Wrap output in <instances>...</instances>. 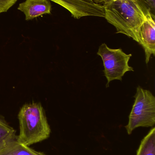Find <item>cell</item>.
<instances>
[{
	"mask_svg": "<svg viewBox=\"0 0 155 155\" xmlns=\"http://www.w3.org/2000/svg\"><path fill=\"white\" fill-rule=\"evenodd\" d=\"M105 17L121 33L139 43L138 33L147 11L139 0H106L103 2Z\"/></svg>",
	"mask_w": 155,
	"mask_h": 155,
	"instance_id": "cell-1",
	"label": "cell"
},
{
	"mask_svg": "<svg viewBox=\"0 0 155 155\" xmlns=\"http://www.w3.org/2000/svg\"><path fill=\"white\" fill-rule=\"evenodd\" d=\"M19 143L30 146L48 139L51 133L45 112L40 103L24 105L19 111Z\"/></svg>",
	"mask_w": 155,
	"mask_h": 155,
	"instance_id": "cell-2",
	"label": "cell"
},
{
	"mask_svg": "<svg viewBox=\"0 0 155 155\" xmlns=\"http://www.w3.org/2000/svg\"><path fill=\"white\" fill-rule=\"evenodd\" d=\"M134 103L125 128L131 135L139 127H153L155 124V97L152 92L138 86L135 95Z\"/></svg>",
	"mask_w": 155,
	"mask_h": 155,
	"instance_id": "cell-3",
	"label": "cell"
},
{
	"mask_svg": "<svg viewBox=\"0 0 155 155\" xmlns=\"http://www.w3.org/2000/svg\"><path fill=\"white\" fill-rule=\"evenodd\" d=\"M97 54L102 58L103 63L104 74L107 79L106 87H109L112 81H122L126 72L134 71L129 65L132 54H126L121 48L111 49L103 43L99 46Z\"/></svg>",
	"mask_w": 155,
	"mask_h": 155,
	"instance_id": "cell-4",
	"label": "cell"
},
{
	"mask_svg": "<svg viewBox=\"0 0 155 155\" xmlns=\"http://www.w3.org/2000/svg\"><path fill=\"white\" fill-rule=\"evenodd\" d=\"M139 43L145 52V61L148 64L152 54L155 55V16L147 10L145 19L140 26L138 33Z\"/></svg>",
	"mask_w": 155,
	"mask_h": 155,
	"instance_id": "cell-5",
	"label": "cell"
},
{
	"mask_svg": "<svg viewBox=\"0 0 155 155\" xmlns=\"http://www.w3.org/2000/svg\"><path fill=\"white\" fill-rule=\"evenodd\" d=\"M18 9L24 14L25 20L29 21L43 15L50 14L52 5L50 0H25L19 4Z\"/></svg>",
	"mask_w": 155,
	"mask_h": 155,
	"instance_id": "cell-6",
	"label": "cell"
},
{
	"mask_svg": "<svg viewBox=\"0 0 155 155\" xmlns=\"http://www.w3.org/2000/svg\"><path fill=\"white\" fill-rule=\"evenodd\" d=\"M0 155H46L21 143L17 139L11 141L0 151Z\"/></svg>",
	"mask_w": 155,
	"mask_h": 155,
	"instance_id": "cell-7",
	"label": "cell"
},
{
	"mask_svg": "<svg viewBox=\"0 0 155 155\" xmlns=\"http://www.w3.org/2000/svg\"><path fill=\"white\" fill-rule=\"evenodd\" d=\"M155 128L153 127L141 141L136 155H155Z\"/></svg>",
	"mask_w": 155,
	"mask_h": 155,
	"instance_id": "cell-8",
	"label": "cell"
},
{
	"mask_svg": "<svg viewBox=\"0 0 155 155\" xmlns=\"http://www.w3.org/2000/svg\"><path fill=\"white\" fill-rule=\"evenodd\" d=\"M16 131L0 117V151L9 142L17 139Z\"/></svg>",
	"mask_w": 155,
	"mask_h": 155,
	"instance_id": "cell-9",
	"label": "cell"
},
{
	"mask_svg": "<svg viewBox=\"0 0 155 155\" xmlns=\"http://www.w3.org/2000/svg\"><path fill=\"white\" fill-rule=\"evenodd\" d=\"M17 2V0H0V14L9 10Z\"/></svg>",
	"mask_w": 155,
	"mask_h": 155,
	"instance_id": "cell-10",
	"label": "cell"
},
{
	"mask_svg": "<svg viewBox=\"0 0 155 155\" xmlns=\"http://www.w3.org/2000/svg\"><path fill=\"white\" fill-rule=\"evenodd\" d=\"M145 10H148L155 16V0H139Z\"/></svg>",
	"mask_w": 155,
	"mask_h": 155,
	"instance_id": "cell-11",
	"label": "cell"
},
{
	"mask_svg": "<svg viewBox=\"0 0 155 155\" xmlns=\"http://www.w3.org/2000/svg\"><path fill=\"white\" fill-rule=\"evenodd\" d=\"M52 2L58 4L59 5H61L64 8H66L68 5V1L69 0H50Z\"/></svg>",
	"mask_w": 155,
	"mask_h": 155,
	"instance_id": "cell-12",
	"label": "cell"
},
{
	"mask_svg": "<svg viewBox=\"0 0 155 155\" xmlns=\"http://www.w3.org/2000/svg\"><path fill=\"white\" fill-rule=\"evenodd\" d=\"M106 1V0H96V4H101V3H103L105 1Z\"/></svg>",
	"mask_w": 155,
	"mask_h": 155,
	"instance_id": "cell-13",
	"label": "cell"
},
{
	"mask_svg": "<svg viewBox=\"0 0 155 155\" xmlns=\"http://www.w3.org/2000/svg\"><path fill=\"white\" fill-rule=\"evenodd\" d=\"M82 1H85V2H91L95 3L96 2V0H82Z\"/></svg>",
	"mask_w": 155,
	"mask_h": 155,
	"instance_id": "cell-14",
	"label": "cell"
}]
</instances>
